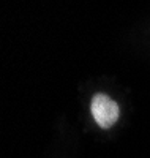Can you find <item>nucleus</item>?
<instances>
[{"instance_id": "obj_1", "label": "nucleus", "mask_w": 150, "mask_h": 158, "mask_svg": "<svg viewBox=\"0 0 150 158\" xmlns=\"http://www.w3.org/2000/svg\"><path fill=\"white\" fill-rule=\"evenodd\" d=\"M90 111L93 115V120L97 122V125L103 130H107L117 123L120 117V108L106 94H95L90 103Z\"/></svg>"}]
</instances>
